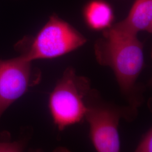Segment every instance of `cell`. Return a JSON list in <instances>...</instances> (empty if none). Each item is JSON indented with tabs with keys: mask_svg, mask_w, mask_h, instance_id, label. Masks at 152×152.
<instances>
[{
	"mask_svg": "<svg viewBox=\"0 0 152 152\" xmlns=\"http://www.w3.org/2000/svg\"><path fill=\"white\" fill-rule=\"evenodd\" d=\"M109 28L132 36L140 32L152 33V0H135L125 19Z\"/></svg>",
	"mask_w": 152,
	"mask_h": 152,
	"instance_id": "cell-6",
	"label": "cell"
},
{
	"mask_svg": "<svg viewBox=\"0 0 152 152\" xmlns=\"http://www.w3.org/2000/svg\"><path fill=\"white\" fill-rule=\"evenodd\" d=\"M86 41L81 33L54 14L35 36L23 38L15 47L21 56L33 61L60 57L81 48Z\"/></svg>",
	"mask_w": 152,
	"mask_h": 152,
	"instance_id": "cell-3",
	"label": "cell"
},
{
	"mask_svg": "<svg viewBox=\"0 0 152 152\" xmlns=\"http://www.w3.org/2000/svg\"><path fill=\"white\" fill-rule=\"evenodd\" d=\"M28 134L22 139L12 141L7 131H0V152H24L29 139Z\"/></svg>",
	"mask_w": 152,
	"mask_h": 152,
	"instance_id": "cell-8",
	"label": "cell"
},
{
	"mask_svg": "<svg viewBox=\"0 0 152 152\" xmlns=\"http://www.w3.org/2000/svg\"><path fill=\"white\" fill-rule=\"evenodd\" d=\"M28 152H42L40 149H31ZM53 152H72L69 149L64 147H58L56 148Z\"/></svg>",
	"mask_w": 152,
	"mask_h": 152,
	"instance_id": "cell-10",
	"label": "cell"
},
{
	"mask_svg": "<svg viewBox=\"0 0 152 152\" xmlns=\"http://www.w3.org/2000/svg\"><path fill=\"white\" fill-rule=\"evenodd\" d=\"M134 152H152V127H150L142 135Z\"/></svg>",
	"mask_w": 152,
	"mask_h": 152,
	"instance_id": "cell-9",
	"label": "cell"
},
{
	"mask_svg": "<svg viewBox=\"0 0 152 152\" xmlns=\"http://www.w3.org/2000/svg\"><path fill=\"white\" fill-rule=\"evenodd\" d=\"M91 88L89 80L78 76L72 68L65 70L49 98V111L59 132L85 121L86 97Z\"/></svg>",
	"mask_w": 152,
	"mask_h": 152,
	"instance_id": "cell-4",
	"label": "cell"
},
{
	"mask_svg": "<svg viewBox=\"0 0 152 152\" xmlns=\"http://www.w3.org/2000/svg\"><path fill=\"white\" fill-rule=\"evenodd\" d=\"M85 121L89 125V137L96 152H121L119 125L121 120L131 122L138 115V110L119 106L101 98L91 89L86 97Z\"/></svg>",
	"mask_w": 152,
	"mask_h": 152,
	"instance_id": "cell-2",
	"label": "cell"
},
{
	"mask_svg": "<svg viewBox=\"0 0 152 152\" xmlns=\"http://www.w3.org/2000/svg\"><path fill=\"white\" fill-rule=\"evenodd\" d=\"M41 73L21 55L0 60V120L12 104L41 80Z\"/></svg>",
	"mask_w": 152,
	"mask_h": 152,
	"instance_id": "cell-5",
	"label": "cell"
},
{
	"mask_svg": "<svg viewBox=\"0 0 152 152\" xmlns=\"http://www.w3.org/2000/svg\"><path fill=\"white\" fill-rule=\"evenodd\" d=\"M98 63L113 71L120 91L130 107L138 110L143 102V88L137 84L144 64L143 46L137 36L108 28L95 44Z\"/></svg>",
	"mask_w": 152,
	"mask_h": 152,
	"instance_id": "cell-1",
	"label": "cell"
},
{
	"mask_svg": "<svg viewBox=\"0 0 152 152\" xmlns=\"http://www.w3.org/2000/svg\"><path fill=\"white\" fill-rule=\"evenodd\" d=\"M83 15L87 26L95 31H105L113 25L114 15L110 4L105 0H91L85 6Z\"/></svg>",
	"mask_w": 152,
	"mask_h": 152,
	"instance_id": "cell-7",
	"label": "cell"
}]
</instances>
